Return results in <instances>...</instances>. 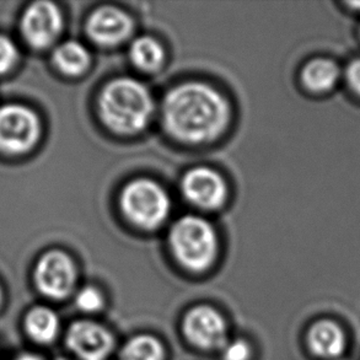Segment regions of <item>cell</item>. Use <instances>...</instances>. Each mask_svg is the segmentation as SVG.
Returning <instances> with one entry per match:
<instances>
[{
    "instance_id": "603a6c76",
    "label": "cell",
    "mask_w": 360,
    "mask_h": 360,
    "mask_svg": "<svg viewBox=\"0 0 360 360\" xmlns=\"http://www.w3.org/2000/svg\"><path fill=\"white\" fill-rule=\"evenodd\" d=\"M347 5H348L349 8H352V9L360 11V1H351V3H348Z\"/></svg>"
},
{
    "instance_id": "484cf974",
    "label": "cell",
    "mask_w": 360,
    "mask_h": 360,
    "mask_svg": "<svg viewBox=\"0 0 360 360\" xmlns=\"http://www.w3.org/2000/svg\"><path fill=\"white\" fill-rule=\"evenodd\" d=\"M359 34H360V27H359Z\"/></svg>"
},
{
    "instance_id": "d6986e66",
    "label": "cell",
    "mask_w": 360,
    "mask_h": 360,
    "mask_svg": "<svg viewBox=\"0 0 360 360\" xmlns=\"http://www.w3.org/2000/svg\"><path fill=\"white\" fill-rule=\"evenodd\" d=\"M18 57L19 53L14 42L0 34V74L8 73L18 62Z\"/></svg>"
},
{
    "instance_id": "7a4b0ae2",
    "label": "cell",
    "mask_w": 360,
    "mask_h": 360,
    "mask_svg": "<svg viewBox=\"0 0 360 360\" xmlns=\"http://www.w3.org/2000/svg\"><path fill=\"white\" fill-rule=\"evenodd\" d=\"M98 106L103 124L123 136L143 131L155 111L150 91L131 78L115 79L108 83L98 96Z\"/></svg>"
},
{
    "instance_id": "6da1fadb",
    "label": "cell",
    "mask_w": 360,
    "mask_h": 360,
    "mask_svg": "<svg viewBox=\"0 0 360 360\" xmlns=\"http://www.w3.org/2000/svg\"><path fill=\"white\" fill-rule=\"evenodd\" d=\"M229 120L226 98L208 84H180L166 94L161 103L165 131L186 144L214 141L224 133Z\"/></svg>"
},
{
    "instance_id": "3957f363",
    "label": "cell",
    "mask_w": 360,
    "mask_h": 360,
    "mask_svg": "<svg viewBox=\"0 0 360 360\" xmlns=\"http://www.w3.org/2000/svg\"><path fill=\"white\" fill-rule=\"evenodd\" d=\"M171 252L176 261L192 272H203L213 264L218 255V235L210 221L186 215L171 226Z\"/></svg>"
},
{
    "instance_id": "ffe728a7",
    "label": "cell",
    "mask_w": 360,
    "mask_h": 360,
    "mask_svg": "<svg viewBox=\"0 0 360 360\" xmlns=\"http://www.w3.org/2000/svg\"><path fill=\"white\" fill-rule=\"evenodd\" d=\"M250 346L243 340L226 343L223 352V360H248Z\"/></svg>"
},
{
    "instance_id": "e0dca14e",
    "label": "cell",
    "mask_w": 360,
    "mask_h": 360,
    "mask_svg": "<svg viewBox=\"0 0 360 360\" xmlns=\"http://www.w3.org/2000/svg\"><path fill=\"white\" fill-rule=\"evenodd\" d=\"M164 349L155 337L141 335L131 338L122 348L120 360H162Z\"/></svg>"
},
{
    "instance_id": "52a82bcc",
    "label": "cell",
    "mask_w": 360,
    "mask_h": 360,
    "mask_svg": "<svg viewBox=\"0 0 360 360\" xmlns=\"http://www.w3.org/2000/svg\"><path fill=\"white\" fill-rule=\"evenodd\" d=\"M181 191L187 202L205 210H218L228 198V186L223 176L205 166L187 171L181 181Z\"/></svg>"
},
{
    "instance_id": "8992f818",
    "label": "cell",
    "mask_w": 360,
    "mask_h": 360,
    "mask_svg": "<svg viewBox=\"0 0 360 360\" xmlns=\"http://www.w3.org/2000/svg\"><path fill=\"white\" fill-rule=\"evenodd\" d=\"M36 288L42 295L60 300L73 292L77 267L67 253L53 250L39 258L34 271Z\"/></svg>"
},
{
    "instance_id": "2e32d148",
    "label": "cell",
    "mask_w": 360,
    "mask_h": 360,
    "mask_svg": "<svg viewBox=\"0 0 360 360\" xmlns=\"http://www.w3.org/2000/svg\"><path fill=\"white\" fill-rule=\"evenodd\" d=\"M129 58L136 68L144 72H154L164 63L165 51L155 39L141 36L131 42Z\"/></svg>"
},
{
    "instance_id": "30bf717a",
    "label": "cell",
    "mask_w": 360,
    "mask_h": 360,
    "mask_svg": "<svg viewBox=\"0 0 360 360\" xmlns=\"http://www.w3.org/2000/svg\"><path fill=\"white\" fill-rule=\"evenodd\" d=\"M134 24L126 11L116 6H101L86 21V32L94 42L103 47L123 44L131 37Z\"/></svg>"
},
{
    "instance_id": "ac0fdd59",
    "label": "cell",
    "mask_w": 360,
    "mask_h": 360,
    "mask_svg": "<svg viewBox=\"0 0 360 360\" xmlns=\"http://www.w3.org/2000/svg\"><path fill=\"white\" fill-rule=\"evenodd\" d=\"M75 304L84 312L98 311L103 305V297L98 289L85 287L79 290L75 297Z\"/></svg>"
},
{
    "instance_id": "9a60e30c",
    "label": "cell",
    "mask_w": 360,
    "mask_h": 360,
    "mask_svg": "<svg viewBox=\"0 0 360 360\" xmlns=\"http://www.w3.org/2000/svg\"><path fill=\"white\" fill-rule=\"evenodd\" d=\"M53 63L68 77H79L85 73L91 63L88 49L77 41H67L56 47Z\"/></svg>"
},
{
    "instance_id": "d4e9b609",
    "label": "cell",
    "mask_w": 360,
    "mask_h": 360,
    "mask_svg": "<svg viewBox=\"0 0 360 360\" xmlns=\"http://www.w3.org/2000/svg\"><path fill=\"white\" fill-rule=\"evenodd\" d=\"M54 360H69V359H67V358H56V359Z\"/></svg>"
},
{
    "instance_id": "7c38bea8",
    "label": "cell",
    "mask_w": 360,
    "mask_h": 360,
    "mask_svg": "<svg viewBox=\"0 0 360 360\" xmlns=\"http://www.w3.org/2000/svg\"><path fill=\"white\" fill-rule=\"evenodd\" d=\"M346 335L336 322L321 320L307 332V346L315 356L336 359L346 349Z\"/></svg>"
},
{
    "instance_id": "cb8c5ba5",
    "label": "cell",
    "mask_w": 360,
    "mask_h": 360,
    "mask_svg": "<svg viewBox=\"0 0 360 360\" xmlns=\"http://www.w3.org/2000/svg\"><path fill=\"white\" fill-rule=\"evenodd\" d=\"M3 299H4V294H3V289H1V285H0V307L3 305Z\"/></svg>"
},
{
    "instance_id": "277c9868",
    "label": "cell",
    "mask_w": 360,
    "mask_h": 360,
    "mask_svg": "<svg viewBox=\"0 0 360 360\" xmlns=\"http://www.w3.org/2000/svg\"><path fill=\"white\" fill-rule=\"evenodd\" d=\"M120 203L127 219L141 229H156L170 215V195L162 186L148 179H136L127 184Z\"/></svg>"
},
{
    "instance_id": "7402d4cb",
    "label": "cell",
    "mask_w": 360,
    "mask_h": 360,
    "mask_svg": "<svg viewBox=\"0 0 360 360\" xmlns=\"http://www.w3.org/2000/svg\"><path fill=\"white\" fill-rule=\"evenodd\" d=\"M14 360H44V358L34 354V353H22L16 356Z\"/></svg>"
},
{
    "instance_id": "5bb4252c",
    "label": "cell",
    "mask_w": 360,
    "mask_h": 360,
    "mask_svg": "<svg viewBox=\"0 0 360 360\" xmlns=\"http://www.w3.org/2000/svg\"><path fill=\"white\" fill-rule=\"evenodd\" d=\"M25 331L32 341L41 345H49L59 333L58 315L47 307H34L24 320Z\"/></svg>"
},
{
    "instance_id": "8fae6325",
    "label": "cell",
    "mask_w": 360,
    "mask_h": 360,
    "mask_svg": "<svg viewBox=\"0 0 360 360\" xmlns=\"http://www.w3.org/2000/svg\"><path fill=\"white\" fill-rule=\"evenodd\" d=\"M65 343L82 360H105L113 349V337L105 327L91 321L74 322L69 327Z\"/></svg>"
},
{
    "instance_id": "ba28073f",
    "label": "cell",
    "mask_w": 360,
    "mask_h": 360,
    "mask_svg": "<svg viewBox=\"0 0 360 360\" xmlns=\"http://www.w3.org/2000/svg\"><path fill=\"white\" fill-rule=\"evenodd\" d=\"M63 26L62 13L57 5L37 1L30 5L21 20V32L34 49H44L57 41Z\"/></svg>"
},
{
    "instance_id": "44dd1931",
    "label": "cell",
    "mask_w": 360,
    "mask_h": 360,
    "mask_svg": "<svg viewBox=\"0 0 360 360\" xmlns=\"http://www.w3.org/2000/svg\"><path fill=\"white\" fill-rule=\"evenodd\" d=\"M345 77L352 93L360 98V58L354 59L348 64Z\"/></svg>"
},
{
    "instance_id": "4fadbf2b",
    "label": "cell",
    "mask_w": 360,
    "mask_h": 360,
    "mask_svg": "<svg viewBox=\"0 0 360 360\" xmlns=\"http://www.w3.org/2000/svg\"><path fill=\"white\" fill-rule=\"evenodd\" d=\"M341 68L330 58H314L302 69L300 79L304 88L312 94H327L341 80Z\"/></svg>"
},
{
    "instance_id": "9c48e42d",
    "label": "cell",
    "mask_w": 360,
    "mask_h": 360,
    "mask_svg": "<svg viewBox=\"0 0 360 360\" xmlns=\"http://www.w3.org/2000/svg\"><path fill=\"white\" fill-rule=\"evenodd\" d=\"M182 327L187 340L202 349H218L226 346V322L213 307L200 305L191 309L186 314Z\"/></svg>"
},
{
    "instance_id": "5b68a950",
    "label": "cell",
    "mask_w": 360,
    "mask_h": 360,
    "mask_svg": "<svg viewBox=\"0 0 360 360\" xmlns=\"http://www.w3.org/2000/svg\"><path fill=\"white\" fill-rule=\"evenodd\" d=\"M41 124L37 115L25 106L6 105L0 108V150L22 154L39 141Z\"/></svg>"
}]
</instances>
